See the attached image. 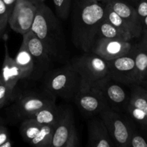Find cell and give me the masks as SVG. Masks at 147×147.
<instances>
[{
	"instance_id": "6da1fadb",
	"label": "cell",
	"mask_w": 147,
	"mask_h": 147,
	"mask_svg": "<svg viewBox=\"0 0 147 147\" xmlns=\"http://www.w3.org/2000/svg\"><path fill=\"white\" fill-rule=\"evenodd\" d=\"M105 4L96 0H75L72 11V40L78 50L90 52L100 23L104 18Z\"/></svg>"
},
{
	"instance_id": "7a4b0ae2",
	"label": "cell",
	"mask_w": 147,
	"mask_h": 147,
	"mask_svg": "<svg viewBox=\"0 0 147 147\" xmlns=\"http://www.w3.org/2000/svg\"><path fill=\"white\" fill-rule=\"evenodd\" d=\"M31 30L41 40L54 63L68 62L69 51L60 18L45 2L37 5Z\"/></svg>"
},
{
	"instance_id": "3957f363",
	"label": "cell",
	"mask_w": 147,
	"mask_h": 147,
	"mask_svg": "<svg viewBox=\"0 0 147 147\" xmlns=\"http://www.w3.org/2000/svg\"><path fill=\"white\" fill-rule=\"evenodd\" d=\"M43 87L45 92L53 97L73 100L80 89V78L70 62H67L45 73Z\"/></svg>"
},
{
	"instance_id": "277c9868",
	"label": "cell",
	"mask_w": 147,
	"mask_h": 147,
	"mask_svg": "<svg viewBox=\"0 0 147 147\" xmlns=\"http://www.w3.org/2000/svg\"><path fill=\"white\" fill-rule=\"evenodd\" d=\"M80 78V87H90L109 76L107 61L98 55L88 52L70 61Z\"/></svg>"
},
{
	"instance_id": "5b68a950",
	"label": "cell",
	"mask_w": 147,
	"mask_h": 147,
	"mask_svg": "<svg viewBox=\"0 0 147 147\" xmlns=\"http://www.w3.org/2000/svg\"><path fill=\"white\" fill-rule=\"evenodd\" d=\"M115 146L129 147L131 136L134 131L131 123L116 111L108 108L99 113Z\"/></svg>"
},
{
	"instance_id": "8992f818",
	"label": "cell",
	"mask_w": 147,
	"mask_h": 147,
	"mask_svg": "<svg viewBox=\"0 0 147 147\" xmlns=\"http://www.w3.org/2000/svg\"><path fill=\"white\" fill-rule=\"evenodd\" d=\"M24 93L20 95L11 106V113L14 119L22 121L32 117L42 109L55 103L56 98L45 93Z\"/></svg>"
},
{
	"instance_id": "52a82bcc",
	"label": "cell",
	"mask_w": 147,
	"mask_h": 147,
	"mask_svg": "<svg viewBox=\"0 0 147 147\" xmlns=\"http://www.w3.org/2000/svg\"><path fill=\"white\" fill-rule=\"evenodd\" d=\"M22 42L31 54L34 63V70L32 78L43 77L53 67V60L41 40L30 30L22 35Z\"/></svg>"
},
{
	"instance_id": "ba28073f",
	"label": "cell",
	"mask_w": 147,
	"mask_h": 147,
	"mask_svg": "<svg viewBox=\"0 0 147 147\" xmlns=\"http://www.w3.org/2000/svg\"><path fill=\"white\" fill-rule=\"evenodd\" d=\"M79 144L74 113L71 108H65L61 119L54 129L51 146L78 147Z\"/></svg>"
},
{
	"instance_id": "9c48e42d",
	"label": "cell",
	"mask_w": 147,
	"mask_h": 147,
	"mask_svg": "<svg viewBox=\"0 0 147 147\" xmlns=\"http://www.w3.org/2000/svg\"><path fill=\"white\" fill-rule=\"evenodd\" d=\"M37 5L30 0H17L8 21L11 30L22 35L31 30Z\"/></svg>"
},
{
	"instance_id": "30bf717a",
	"label": "cell",
	"mask_w": 147,
	"mask_h": 147,
	"mask_svg": "<svg viewBox=\"0 0 147 147\" xmlns=\"http://www.w3.org/2000/svg\"><path fill=\"white\" fill-rule=\"evenodd\" d=\"M73 100L80 111L88 116L98 115L110 108L102 93L93 87H80Z\"/></svg>"
},
{
	"instance_id": "8fae6325",
	"label": "cell",
	"mask_w": 147,
	"mask_h": 147,
	"mask_svg": "<svg viewBox=\"0 0 147 147\" xmlns=\"http://www.w3.org/2000/svg\"><path fill=\"white\" fill-rule=\"evenodd\" d=\"M90 87L98 89L102 93L111 109L116 111L126 109L129 96L119 83L111 79L109 76L99 80Z\"/></svg>"
},
{
	"instance_id": "7c38bea8",
	"label": "cell",
	"mask_w": 147,
	"mask_h": 147,
	"mask_svg": "<svg viewBox=\"0 0 147 147\" xmlns=\"http://www.w3.org/2000/svg\"><path fill=\"white\" fill-rule=\"evenodd\" d=\"M107 64L111 79L121 84L134 85L135 61L132 52L108 60Z\"/></svg>"
},
{
	"instance_id": "4fadbf2b",
	"label": "cell",
	"mask_w": 147,
	"mask_h": 147,
	"mask_svg": "<svg viewBox=\"0 0 147 147\" xmlns=\"http://www.w3.org/2000/svg\"><path fill=\"white\" fill-rule=\"evenodd\" d=\"M133 47L134 45L130 41L97 38L92 46L90 52L108 61L129 54L131 52Z\"/></svg>"
},
{
	"instance_id": "5bb4252c",
	"label": "cell",
	"mask_w": 147,
	"mask_h": 147,
	"mask_svg": "<svg viewBox=\"0 0 147 147\" xmlns=\"http://www.w3.org/2000/svg\"><path fill=\"white\" fill-rule=\"evenodd\" d=\"M126 110L132 119L147 129V88L142 85H132Z\"/></svg>"
},
{
	"instance_id": "9a60e30c",
	"label": "cell",
	"mask_w": 147,
	"mask_h": 147,
	"mask_svg": "<svg viewBox=\"0 0 147 147\" xmlns=\"http://www.w3.org/2000/svg\"><path fill=\"white\" fill-rule=\"evenodd\" d=\"M88 145L91 147L115 146L107 128L100 117L93 118L88 123Z\"/></svg>"
},
{
	"instance_id": "2e32d148",
	"label": "cell",
	"mask_w": 147,
	"mask_h": 147,
	"mask_svg": "<svg viewBox=\"0 0 147 147\" xmlns=\"http://www.w3.org/2000/svg\"><path fill=\"white\" fill-rule=\"evenodd\" d=\"M4 58L0 74V80L6 86L14 89L19 80L23 79L22 73L14 59L10 56L6 41L4 42Z\"/></svg>"
},
{
	"instance_id": "e0dca14e",
	"label": "cell",
	"mask_w": 147,
	"mask_h": 147,
	"mask_svg": "<svg viewBox=\"0 0 147 147\" xmlns=\"http://www.w3.org/2000/svg\"><path fill=\"white\" fill-rule=\"evenodd\" d=\"M108 4L116 14L127 22L138 32L142 33V26L139 18L136 8L124 0H106Z\"/></svg>"
},
{
	"instance_id": "ac0fdd59",
	"label": "cell",
	"mask_w": 147,
	"mask_h": 147,
	"mask_svg": "<svg viewBox=\"0 0 147 147\" xmlns=\"http://www.w3.org/2000/svg\"><path fill=\"white\" fill-rule=\"evenodd\" d=\"M135 61L134 85H142L147 76V49L140 43L131 50Z\"/></svg>"
},
{
	"instance_id": "d6986e66",
	"label": "cell",
	"mask_w": 147,
	"mask_h": 147,
	"mask_svg": "<svg viewBox=\"0 0 147 147\" xmlns=\"http://www.w3.org/2000/svg\"><path fill=\"white\" fill-rule=\"evenodd\" d=\"M64 111V108L56 103L45 107L32 116L36 121L42 125H50L55 127Z\"/></svg>"
},
{
	"instance_id": "ffe728a7",
	"label": "cell",
	"mask_w": 147,
	"mask_h": 147,
	"mask_svg": "<svg viewBox=\"0 0 147 147\" xmlns=\"http://www.w3.org/2000/svg\"><path fill=\"white\" fill-rule=\"evenodd\" d=\"M105 12L104 17L111 23L113 26L119 29V30L126 34L133 40L134 38H139L142 35V33L138 32L136 29L134 28L131 25L129 24L127 22L125 21L123 18L116 14L108 4H105Z\"/></svg>"
},
{
	"instance_id": "44dd1931",
	"label": "cell",
	"mask_w": 147,
	"mask_h": 147,
	"mask_svg": "<svg viewBox=\"0 0 147 147\" xmlns=\"http://www.w3.org/2000/svg\"><path fill=\"white\" fill-rule=\"evenodd\" d=\"M14 59L22 73L23 79L31 78L34 70V60L23 42H22L21 45Z\"/></svg>"
},
{
	"instance_id": "7402d4cb",
	"label": "cell",
	"mask_w": 147,
	"mask_h": 147,
	"mask_svg": "<svg viewBox=\"0 0 147 147\" xmlns=\"http://www.w3.org/2000/svg\"><path fill=\"white\" fill-rule=\"evenodd\" d=\"M97 38L116 39L125 41H131L132 40L130 37L122 32L111 23L109 22L105 17L99 24L96 39Z\"/></svg>"
},
{
	"instance_id": "603a6c76",
	"label": "cell",
	"mask_w": 147,
	"mask_h": 147,
	"mask_svg": "<svg viewBox=\"0 0 147 147\" xmlns=\"http://www.w3.org/2000/svg\"><path fill=\"white\" fill-rule=\"evenodd\" d=\"M42 125L36 121L32 118L24 119L20 127V134L23 140L30 144L40 132Z\"/></svg>"
},
{
	"instance_id": "cb8c5ba5",
	"label": "cell",
	"mask_w": 147,
	"mask_h": 147,
	"mask_svg": "<svg viewBox=\"0 0 147 147\" xmlns=\"http://www.w3.org/2000/svg\"><path fill=\"white\" fill-rule=\"evenodd\" d=\"M55 127L50 125H42L36 137L30 143L37 147H51Z\"/></svg>"
},
{
	"instance_id": "d4e9b609",
	"label": "cell",
	"mask_w": 147,
	"mask_h": 147,
	"mask_svg": "<svg viewBox=\"0 0 147 147\" xmlns=\"http://www.w3.org/2000/svg\"><path fill=\"white\" fill-rule=\"evenodd\" d=\"M56 15L60 20H65L70 14L72 0H53Z\"/></svg>"
},
{
	"instance_id": "484cf974",
	"label": "cell",
	"mask_w": 147,
	"mask_h": 147,
	"mask_svg": "<svg viewBox=\"0 0 147 147\" xmlns=\"http://www.w3.org/2000/svg\"><path fill=\"white\" fill-rule=\"evenodd\" d=\"M14 90L0 81V109L13 100Z\"/></svg>"
},
{
	"instance_id": "4316f807",
	"label": "cell",
	"mask_w": 147,
	"mask_h": 147,
	"mask_svg": "<svg viewBox=\"0 0 147 147\" xmlns=\"http://www.w3.org/2000/svg\"><path fill=\"white\" fill-rule=\"evenodd\" d=\"M129 146L147 147V141L141 134L134 131L131 136Z\"/></svg>"
},
{
	"instance_id": "83f0119b",
	"label": "cell",
	"mask_w": 147,
	"mask_h": 147,
	"mask_svg": "<svg viewBox=\"0 0 147 147\" xmlns=\"http://www.w3.org/2000/svg\"><path fill=\"white\" fill-rule=\"evenodd\" d=\"M11 12V11L4 4V1L2 0H0V21L6 27L8 24V21Z\"/></svg>"
},
{
	"instance_id": "f1b7e54d",
	"label": "cell",
	"mask_w": 147,
	"mask_h": 147,
	"mask_svg": "<svg viewBox=\"0 0 147 147\" xmlns=\"http://www.w3.org/2000/svg\"><path fill=\"white\" fill-rule=\"evenodd\" d=\"M135 8L142 23V20L147 16V0H139Z\"/></svg>"
},
{
	"instance_id": "f546056e",
	"label": "cell",
	"mask_w": 147,
	"mask_h": 147,
	"mask_svg": "<svg viewBox=\"0 0 147 147\" xmlns=\"http://www.w3.org/2000/svg\"><path fill=\"white\" fill-rule=\"evenodd\" d=\"M9 139H10V138L8 129L4 124L0 125V147Z\"/></svg>"
},
{
	"instance_id": "4dcf8cb0",
	"label": "cell",
	"mask_w": 147,
	"mask_h": 147,
	"mask_svg": "<svg viewBox=\"0 0 147 147\" xmlns=\"http://www.w3.org/2000/svg\"><path fill=\"white\" fill-rule=\"evenodd\" d=\"M140 37H142V39H141V41L139 42V43L142 44L143 46H144L147 49V30L142 31V35H141Z\"/></svg>"
},
{
	"instance_id": "1f68e13d",
	"label": "cell",
	"mask_w": 147,
	"mask_h": 147,
	"mask_svg": "<svg viewBox=\"0 0 147 147\" xmlns=\"http://www.w3.org/2000/svg\"><path fill=\"white\" fill-rule=\"evenodd\" d=\"M2 1H4V4L8 7V8L11 11H12L13 7H14L17 0H2Z\"/></svg>"
},
{
	"instance_id": "d6a6232c",
	"label": "cell",
	"mask_w": 147,
	"mask_h": 147,
	"mask_svg": "<svg viewBox=\"0 0 147 147\" xmlns=\"http://www.w3.org/2000/svg\"><path fill=\"white\" fill-rule=\"evenodd\" d=\"M142 31H144V30H147V16L142 20Z\"/></svg>"
},
{
	"instance_id": "836d02e7",
	"label": "cell",
	"mask_w": 147,
	"mask_h": 147,
	"mask_svg": "<svg viewBox=\"0 0 147 147\" xmlns=\"http://www.w3.org/2000/svg\"><path fill=\"white\" fill-rule=\"evenodd\" d=\"M12 146H13L12 142H11V139H9V140L7 141L4 144H2V146L1 147H11Z\"/></svg>"
},
{
	"instance_id": "e575fe53",
	"label": "cell",
	"mask_w": 147,
	"mask_h": 147,
	"mask_svg": "<svg viewBox=\"0 0 147 147\" xmlns=\"http://www.w3.org/2000/svg\"><path fill=\"white\" fill-rule=\"evenodd\" d=\"M5 29H6V27L2 24V23H1V22L0 21V37L2 36L3 33H4Z\"/></svg>"
},
{
	"instance_id": "d590c367",
	"label": "cell",
	"mask_w": 147,
	"mask_h": 147,
	"mask_svg": "<svg viewBox=\"0 0 147 147\" xmlns=\"http://www.w3.org/2000/svg\"><path fill=\"white\" fill-rule=\"evenodd\" d=\"M30 1H31L32 2H33L35 4H41V3L45 2V0H30Z\"/></svg>"
},
{
	"instance_id": "8d00e7d4",
	"label": "cell",
	"mask_w": 147,
	"mask_h": 147,
	"mask_svg": "<svg viewBox=\"0 0 147 147\" xmlns=\"http://www.w3.org/2000/svg\"><path fill=\"white\" fill-rule=\"evenodd\" d=\"M128 1H131V2H134V3H135V5H136V4H137L138 2H139V0H128Z\"/></svg>"
},
{
	"instance_id": "74e56055",
	"label": "cell",
	"mask_w": 147,
	"mask_h": 147,
	"mask_svg": "<svg viewBox=\"0 0 147 147\" xmlns=\"http://www.w3.org/2000/svg\"><path fill=\"white\" fill-rule=\"evenodd\" d=\"M4 124V121H3L2 118L1 117V116H0V125H2Z\"/></svg>"
},
{
	"instance_id": "f35d334b",
	"label": "cell",
	"mask_w": 147,
	"mask_h": 147,
	"mask_svg": "<svg viewBox=\"0 0 147 147\" xmlns=\"http://www.w3.org/2000/svg\"><path fill=\"white\" fill-rule=\"evenodd\" d=\"M143 84H144L145 86H146V88H147V76H146V79H145V80H144V82Z\"/></svg>"
},
{
	"instance_id": "ab89813d",
	"label": "cell",
	"mask_w": 147,
	"mask_h": 147,
	"mask_svg": "<svg viewBox=\"0 0 147 147\" xmlns=\"http://www.w3.org/2000/svg\"><path fill=\"white\" fill-rule=\"evenodd\" d=\"M96 1H100V2H101V3H105V1H106V0H96Z\"/></svg>"
},
{
	"instance_id": "60d3db41",
	"label": "cell",
	"mask_w": 147,
	"mask_h": 147,
	"mask_svg": "<svg viewBox=\"0 0 147 147\" xmlns=\"http://www.w3.org/2000/svg\"><path fill=\"white\" fill-rule=\"evenodd\" d=\"M0 81H1V80H0Z\"/></svg>"
}]
</instances>
